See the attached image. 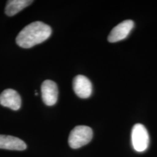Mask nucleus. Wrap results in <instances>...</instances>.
I'll return each instance as SVG.
<instances>
[{
    "label": "nucleus",
    "mask_w": 157,
    "mask_h": 157,
    "mask_svg": "<svg viewBox=\"0 0 157 157\" xmlns=\"http://www.w3.org/2000/svg\"><path fill=\"white\" fill-rule=\"evenodd\" d=\"M132 144L133 148L137 152H143L148 148L149 145V135L146 127L141 124H136L132 127Z\"/></svg>",
    "instance_id": "7ed1b4c3"
},
{
    "label": "nucleus",
    "mask_w": 157,
    "mask_h": 157,
    "mask_svg": "<svg viewBox=\"0 0 157 157\" xmlns=\"http://www.w3.org/2000/svg\"><path fill=\"white\" fill-rule=\"evenodd\" d=\"M134 27V22L132 20H126L118 24L111 30L108 36L109 42L113 43L124 39L128 36Z\"/></svg>",
    "instance_id": "20e7f679"
},
{
    "label": "nucleus",
    "mask_w": 157,
    "mask_h": 157,
    "mask_svg": "<svg viewBox=\"0 0 157 157\" xmlns=\"http://www.w3.org/2000/svg\"><path fill=\"white\" fill-rule=\"evenodd\" d=\"M0 104L4 107L17 111L21 106V98L15 90L7 89L0 95Z\"/></svg>",
    "instance_id": "0eeeda50"
},
{
    "label": "nucleus",
    "mask_w": 157,
    "mask_h": 157,
    "mask_svg": "<svg viewBox=\"0 0 157 157\" xmlns=\"http://www.w3.org/2000/svg\"><path fill=\"white\" fill-rule=\"evenodd\" d=\"M93 129L90 127L79 125L72 129L68 137V145L71 148L77 149L85 146L93 139Z\"/></svg>",
    "instance_id": "f03ea898"
},
{
    "label": "nucleus",
    "mask_w": 157,
    "mask_h": 157,
    "mask_svg": "<svg viewBox=\"0 0 157 157\" xmlns=\"http://www.w3.org/2000/svg\"><path fill=\"white\" fill-rule=\"evenodd\" d=\"M0 148L12 151H23L26 144L18 137L0 135Z\"/></svg>",
    "instance_id": "6e6552de"
},
{
    "label": "nucleus",
    "mask_w": 157,
    "mask_h": 157,
    "mask_svg": "<svg viewBox=\"0 0 157 157\" xmlns=\"http://www.w3.org/2000/svg\"><path fill=\"white\" fill-rule=\"evenodd\" d=\"M42 98L45 105H54L58 98V89L56 82L52 80H45L42 84Z\"/></svg>",
    "instance_id": "39448f33"
},
{
    "label": "nucleus",
    "mask_w": 157,
    "mask_h": 157,
    "mask_svg": "<svg viewBox=\"0 0 157 157\" xmlns=\"http://www.w3.org/2000/svg\"><path fill=\"white\" fill-rule=\"evenodd\" d=\"M52 34L50 26L41 21L26 25L16 37V43L21 48L28 49L47 40Z\"/></svg>",
    "instance_id": "f257e3e1"
},
{
    "label": "nucleus",
    "mask_w": 157,
    "mask_h": 157,
    "mask_svg": "<svg viewBox=\"0 0 157 157\" xmlns=\"http://www.w3.org/2000/svg\"><path fill=\"white\" fill-rule=\"evenodd\" d=\"M32 2V0H10L6 5L5 13L8 16H13Z\"/></svg>",
    "instance_id": "1a4fd4ad"
},
{
    "label": "nucleus",
    "mask_w": 157,
    "mask_h": 157,
    "mask_svg": "<svg viewBox=\"0 0 157 157\" xmlns=\"http://www.w3.org/2000/svg\"><path fill=\"white\" fill-rule=\"evenodd\" d=\"M73 88L78 97L87 98L93 93V85L89 78L83 75H78L74 78Z\"/></svg>",
    "instance_id": "423d86ee"
}]
</instances>
